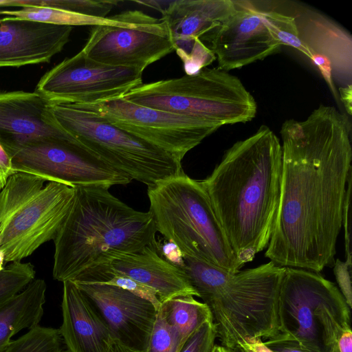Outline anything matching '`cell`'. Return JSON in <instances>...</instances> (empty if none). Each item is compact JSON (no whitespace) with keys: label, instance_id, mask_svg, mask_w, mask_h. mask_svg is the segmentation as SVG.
Instances as JSON below:
<instances>
[{"label":"cell","instance_id":"6da1fadb","mask_svg":"<svg viewBox=\"0 0 352 352\" xmlns=\"http://www.w3.org/2000/svg\"><path fill=\"white\" fill-rule=\"evenodd\" d=\"M350 132L347 118L324 104L283 123L280 199L265 253L276 265L318 273L334 265L351 172Z\"/></svg>","mask_w":352,"mask_h":352},{"label":"cell","instance_id":"7a4b0ae2","mask_svg":"<svg viewBox=\"0 0 352 352\" xmlns=\"http://www.w3.org/2000/svg\"><path fill=\"white\" fill-rule=\"evenodd\" d=\"M282 146L262 125L235 142L201 180L214 212L238 260L252 261L267 248L279 207Z\"/></svg>","mask_w":352,"mask_h":352},{"label":"cell","instance_id":"3957f363","mask_svg":"<svg viewBox=\"0 0 352 352\" xmlns=\"http://www.w3.org/2000/svg\"><path fill=\"white\" fill-rule=\"evenodd\" d=\"M55 238L52 275L72 280L111 252H135L157 243L149 211L130 207L109 188L78 187Z\"/></svg>","mask_w":352,"mask_h":352},{"label":"cell","instance_id":"277c9868","mask_svg":"<svg viewBox=\"0 0 352 352\" xmlns=\"http://www.w3.org/2000/svg\"><path fill=\"white\" fill-rule=\"evenodd\" d=\"M180 267L210 309L221 346L241 352L252 339L279 333L278 302L285 268L272 261L232 273L190 257Z\"/></svg>","mask_w":352,"mask_h":352},{"label":"cell","instance_id":"5b68a950","mask_svg":"<svg viewBox=\"0 0 352 352\" xmlns=\"http://www.w3.org/2000/svg\"><path fill=\"white\" fill-rule=\"evenodd\" d=\"M149 212L157 232L182 257L235 273L242 264L214 212L201 180L184 172L147 188Z\"/></svg>","mask_w":352,"mask_h":352},{"label":"cell","instance_id":"8992f818","mask_svg":"<svg viewBox=\"0 0 352 352\" xmlns=\"http://www.w3.org/2000/svg\"><path fill=\"white\" fill-rule=\"evenodd\" d=\"M135 104L197 119L216 130L256 116L254 98L236 76L218 67L142 83L124 97Z\"/></svg>","mask_w":352,"mask_h":352},{"label":"cell","instance_id":"52a82bcc","mask_svg":"<svg viewBox=\"0 0 352 352\" xmlns=\"http://www.w3.org/2000/svg\"><path fill=\"white\" fill-rule=\"evenodd\" d=\"M15 173L0 190V250L5 262L21 261L54 240L67 215L76 188Z\"/></svg>","mask_w":352,"mask_h":352},{"label":"cell","instance_id":"ba28073f","mask_svg":"<svg viewBox=\"0 0 352 352\" xmlns=\"http://www.w3.org/2000/svg\"><path fill=\"white\" fill-rule=\"evenodd\" d=\"M56 122L105 164L148 187L182 173V161L74 104H50Z\"/></svg>","mask_w":352,"mask_h":352},{"label":"cell","instance_id":"9c48e42d","mask_svg":"<svg viewBox=\"0 0 352 352\" xmlns=\"http://www.w3.org/2000/svg\"><path fill=\"white\" fill-rule=\"evenodd\" d=\"M278 316V336L313 352H329L350 325V308L337 286L318 272L300 268H285Z\"/></svg>","mask_w":352,"mask_h":352},{"label":"cell","instance_id":"30bf717a","mask_svg":"<svg viewBox=\"0 0 352 352\" xmlns=\"http://www.w3.org/2000/svg\"><path fill=\"white\" fill-rule=\"evenodd\" d=\"M14 173H25L72 188H110L132 180L116 170L78 142L54 139L1 144Z\"/></svg>","mask_w":352,"mask_h":352},{"label":"cell","instance_id":"8fae6325","mask_svg":"<svg viewBox=\"0 0 352 352\" xmlns=\"http://www.w3.org/2000/svg\"><path fill=\"white\" fill-rule=\"evenodd\" d=\"M142 71L116 67L82 50L47 71L35 91L52 104H91L124 98L142 84Z\"/></svg>","mask_w":352,"mask_h":352},{"label":"cell","instance_id":"7c38bea8","mask_svg":"<svg viewBox=\"0 0 352 352\" xmlns=\"http://www.w3.org/2000/svg\"><path fill=\"white\" fill-rule=\"evenodd\" d=\"M74 104L94 112L180 161L188 152L217 131L197 119L139 105L124 98Z\"/></svg>","mask_w":352,"mask_h":352},{"label":"cell","instance_id":"4fadbf2b","mask_svg":"<svg viewBox=\"0 0 352 352\" xmlns=\"http://www.w3.org/2000/svg\"><path fill=\"white\" fill-rule=\"evenodd\" d=\"M100 63L144 71L175 50L166 23L139 10H131L124 25H96L81 50Z\"/></svg>","mask_w":352,"mask_h":352},{"label":"cell","instance_id":"5bb4252c","mask_svg":"<svg viewBox=\"0 0 352 352\" xmlns=\"http://www.w3.org/2000/svg\"><path fill=\"white\" fill-rule=\"evenodd\" d=\"M235 10L232 0H175L160 11L186 74H195L216 60L201 41Z\"/></svg>","mask_w":352,"mask_h":352},{"label":"cell","instance_id":"9a60e30c","mask_svg":"<svg viewBox=\"0 0 352 352\" xmlns=\"http://www.w3.org/2000/svg\"><path fill=\"white\" fill-rule=\"evenodd\" d=\"M236 10L202 39L209 43L218 68L226 72L241 68L277 52L280 43L262 14L250 1H234Z\"/></svg>","mask_w":352,"mask_h":352},{"label":"cell","instance_id":"2e32d148","mask_svg":"<svg viewBox=\"0 0 352 352\" xmlns=\"http://www.w3.org/2000/svg\"><path fill=\"white\" fill-rule=\"evenodd\" d=\"M74 283L103 319L113 340L137 352L145 351L157 314L151 302L113 285Z\"/></svg>","mask_w":352,"mask_h":352},{"label":"cell","instance_id":"e0dca14e","mask_svg":"<svg viewBox=\"0 0 352 352\" xmlns=\"http://www.w3.org/2000/svg\"><path fill=\"white\" fill-rule=\"evenodd\" d=\"M91 268L126 276L153 289L161 303L180 296L198 297L182 268L162 256L157 243L135 252H109Z\"/></svg>","mask_w":352,"mask_h":352},{"label":"cell","instance_id":"ac0fdd59","mask_svg":"<svg viewBox=\"0 0 352 352\" xmlns=\"http://www.w3.org/2000/svg\"><path fill=\"white\" fill-rule=\"evenodd\" d=\"M50 104L36 91L0 92V143L45 139L78 142L56 122Z\"/></svg>","mask_w":352,"mask_h":352},{"label":"cell","instance_id":"d6986e66","mask_svg":"<svg viewBox=\"0 0 352 352\" xmlns=\"http://www.w3.org/2000/svg\"><path fill=\"white\" fill-rule=\"evenodd\" d=\"M73 27L0 18V67L49 63L69 41Z\"/></svg>","mask_w":352,"mask_h":352},{"label":"cell","instance_id":"ffe728a7","mask_svg":"<svg viewBox=\"0 0 352 352\" xmlns=\"http://www.w3.org/2000/svg\"><path fill=\"white\" fill-rule=\"evenodd\" d=\"M63 322L59 331L67 352H109V328L72 280L63 282Z\"/></svg>","mask_w":352,"mask_h":352},{"label":"cell","instance_id":"44dd1931","mask_svg":"<svg viewBox=\"0 0 352 352\" xmlns=\"http://www.w3.org/2000/svg\"><path fill=\"white\" fill-rule=\"evenodd\" d=\"M295 19L300 38L311 54H318L330 61L333 77L342 82V87L351 85V35L315 11H304Z\"/></svg>","mask_w":352,"mask_h":352},{"label":"cell","instance_id":"7402d4cb","mask_svg":"<svg viewBox=\"0 0 352 352\" xmlns=\"http://www.w3.org/2000/svg\"><path fill=\"white\" fill-rule=\"evenodd\" d=\"M47 285L34 279L23 291L0 305V352L24 329L38 325L44 314Z\"/></svg>","mask_w":352,"mask_h":352},{"label":"cell","instance_id":"603a6c76","mask_svg":"<svg viewBox=\"0 0 352 352\" xmlns=\"http://www.w3.org/2000/svg\"><path fill=\"white\" fill-rule=\"evenodd\" d=\"M0 14L10 20H26L56 25H124L129 21L131 10L99 18L52 7L27 6L18 10H0Z\"/></svg>","mask_w":352,"mask_h":352},{"label":"cell","instance_id":"cb8c5ba5","mask_svg":"<svg viewBox=\"0 0 352 352\" xmlns=\"http://www.w3.org/2000/svg\"><path fill=\"white\" fill-rule=\"evenodd\" d=\"M175 333L179 349L203 323L213 320L208 307L192 296H180L162 302L159 309Z\"/></svg>","mask_w":352,"mask_h":352},{"label":"cell","instance_id":"d4e9b609","mask_svg":"<svg viewBox=\"0 0 352 352\" xmlns=\"http://www.w3.org/2000/svg\"><path fill=\"white\" fill-rule=\"evenodd\" d=\"M118 3L119 1L114 0H0V7L45 6L94 17L106 18Z\"/></svg>","mask_w":352,"mask_h":352},{"label":"cell","instance_id":"484cf974","mask_svg":"<svg viewBox=\"0 0 352 352\" xmlns=\"http://www.w3.org/2000/svg\"><path fill=\"white\" fill-rule=\"evenodd\" d=\"M3 352H67L59 329L40 326L12 340Z\"/></svg>","mask_w":352,"mask_h":352},{"label":"cell","instance_id":"4316f807","mask_svg":"<svg viewBox=\"0 0 352 352\" xmlns=\"http://www.w3.org/2000/svg\"><path fill=\"white\" fill-rule=\"evenodd\" d=\"M262 14L268 28L281 45L295 48L309 58H311V52L300 38L295 17L276 11H262Z\"/></svg>","mask_w":352,"mask_h":352},{"label":"cell","instance_id":"83f0119b","mask_svg":"<svg viewBox=\"0 0 352 352\" xmlns=\"http://www.w3.org/2000/svg\"><path fill=\"white\" fill-rule=\"evenodd\" d=\"M31 263L12 262L0 271V305L23 291L35 279Z\"/></svg>","mask_w":352,"mask_h":352},{"label":"cell","instance_id":"f1b7e54d","mask_svg":"<svg viewBox=\"0 0 352 352\" xmlns=\"http://www.w3.org/2000/svg\"><path fill=\"white\" fill-rule=\"evenodd\" d=\"M177 336L158 309L156 320L148 344L144 352H177Z\"/></svg>","mask_w":352,"mask_h":352},{"label":"cell","instance_id":"f546056e","mask_svg":"<svg viewBox=\"0 0 352 352\" xmlns=\"http://www.w3.org/2000/svg\"><path fill=\"white\" fill-rule=\"evenodd\" d=\"M217 338L213 320L203 323L185 341L177 352H212Z\"/></svg>","mask_w":352,"mask_h":352},{"label":"cell","instance_id":"4dcf8cb0","mask_svg":"<svg viewBox=\"0 0 352 352\" xmlns=\"http://www.w3.org/2000/svg\"><path fill=\"white\" fill-rule=\"evenodd\" d=\"M334 274L343 297L351 309L352 307V290L351 282V267L337 259L334 263Z\"/></svg>","mask_w":352,"mask_h":352},{"label":"cell","instance_id":"1f68e13d","mask_svg":"<svg viewBox=\"0 0 352 352\" xmlns=\"http://www.w3.org/2000/svg\"><path fill=\"white\" fill-rule=\"evenodd\" d=\"M351 172L347 180V186L343 204L342 224L344 227V239L346 251V263L351 267V235H350V217H351Z\"/></svg>","mask_w":352,"mask_h":352},{"label":"cell","instance_id":"d6a6232c","mask_svg":"<svg viewBox=\"0 0 352 352\" xmlns=\"http://www.w3.org/2000/svg\"><path fill=\"white\" fill-rule=\"evenodd\" d=\"M309 59L314 66L318 68L333 96L336 100H338L339 94L333 82L332 67L330 61L326 57L316 53L311 54Z\"/></svg>","mask_w":352,"mask_h":352},{"label":"cell","instance_id":"836d02e7","mask_svg":"<svg viewBox=\"0 0 352 352\" xmlns=\"http://www.w3.org/2000/svg\"><path fill=\"white\" fill-rule=\"evenodd\" d=\"M263 342L273 352H313L302 347L296 340L283 338L278 335Z\"/></svg>","mask_w":352,"mask_h":352},{"label":"cell","instance_id":"e575fe53","mask_svg":"<svg viewBox=\"0 0 352 352\" xmlns=\"http://www.w3.org/2000/svg\"><path fill=\"white\" fill-rule=\"evenodd\" d=\"M329 352H352L351 326H346L333 341Z\"/></svg>","mask_w":352,"mask_h":352},{"label":"cell","instance_id":"d590c367","mask_svg":"<svg viewBox=\"0 0 352 352\" xmlns=\"http://www.w3.org/2000/svg\"><path fill=\"white\" fill-rule=\"evenodd\" d=\"M15 173L8 153L0 143V190L5 186L8 178Z\"/></svg>","mask_w":352,"mask_h":352},{"label":"cell","instance_id":"8d00e7d4","mask_svg":"<svg viewBox=\"0 0 352 352\" xmlns=\"http://www.w3.org/2000/svg\"><path fill=\"white\" fill-rule=\"evenodd\" d=\"M241 352H273L263 342L261 338L249 340Z\"/></svg>","mask_w":352,"mask_h":352},{"label":"cell","instance_id":"74e56055","mask_svg":"<svg viewBox=\"0 0 352 352\" xmlns=\"http://www.w3.org/2000/svg\"><path fill=\"white\" fill-rule=\"evenodd\" d=\"M338 91L340 95V100L344 104L347 113L351 115L352 85H349L340 87Z\"/></svg>","mask_w":352,"mask_h":352},{"label":"cell","instance_id":"f35d334b","mask_svg":"<svg viewBox=\"0 0 352 352\" xmlns=\"http://www.w3.org/2000/svg\"><path fill=\"white\" fill-rule=\"evenodd\" d=\"M109 352H137L135 351L131 350L129 348H126L118 342L113 340L111 344Z\"/></svg>","mask_w":352,"mask_h":352},{"label":"cell","instance_id":"ab89813d","mask_svg":"<svg viewBox=\"0 0 352 352\" xmlns=\"http://www.w3.org/2000/svg\"><path fill=\"white\" fill-rule=\"evenodd\" d=\"M212 352H239L236 350L231 349L223 346L215 344Z\"/></svg>","mask_w":352,"mask_h":352},{"label":"cell","instance_id":"60d3db41","mask_svg":"<svg viewBox=\"0 0 352 352\" xmlns=\"http://www.w3.org/2000/svg\"><path fill=\"white\" fill-rule=\"evenodd\" d=\"M4 263H5V253L3 250H0V271L4 269Z\"/></svg>","mask_w":352,"mask_h":352}]
</instances>
